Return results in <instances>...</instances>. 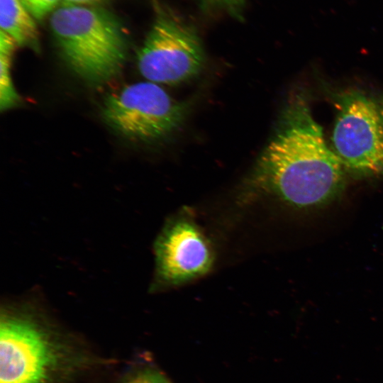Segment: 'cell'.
I'll list each match as a JSON object with an SVG mask.
<instances>
[{"mask_svg":"<svg viewBox=\"0 0 383 383\" xmlns=\"http://www.w3.org/2000/svg\"><path fill=\"white\" fill-rule=\"evenodd\" d=\"M343 171L307 100L298 94L285 107L257 161L250 184L293 207L314 209L339 195Z\"/></svg>","mask_w":383,"mask_h":383,"instance_id":"6da1fadb","label":"cell"},{"mask_svg":"<svg viewBox=\"0 0 383 383\" xmlns=\"http://www.w3.org/2000/svg\"><path fill=\"white\" fill-rule=\"evenodd\" d=\"M104 362L60 325L39 292L1 303L0 383H71Z\"/></svg>","mask_w":383,"mask_h":383,"instance_id":"7a4b0ae2","label":"cell"},{"mask_svg":"<svg viewBox=\"0 0 383 383\" xmlns=\"http://www.w3.org/2000/svg\"><path fill=\"white\" fill-rule=\"evenodd\" d=\"M50 26L65 62L85 82L103 84L121 71L126 38L118 21L107 11L62 5L52 11Z\"/></svg>","mask_w":383,"mask_h":383,"instance_id":"3957f363","label":"cell"},{"mask_svg":"<svg viewBox=\"0 0 383 383\" xmlns=\"http://www.w3.org/2000/svg\"><path fill=\"white\" fill-rule=\"evenodd\" d=\"M335 105L332 149L344 169L361 175L383 172V96L348 90Z\"/></svg>","mask_w":383,"mask_h":383,"instance_id":"277c9868","label":"cell"},{"mask_svg":"<svg viewBox=\"0 0 383 383\" xmlns=\"http://www.w3.org/2000/svg\"><path fill=\"white\" fill-rule=\"evenodd\" d=\"M101 111L108 125L122 135L150 141L176 130L186 109L159 84L147 81L129 84L107 96Z\"/></svg>","mask_w":383,"mask_h":383,"instance_id":"5b68a950","label":"cell"},{"mask_svg":"<svg viewBox=\"0 0 383 383\" xmlns=\"http://www.w3.org/2000/svg\"><path fill=\"white\" fill-rule=\"evenodd\" d=\"M204 61V51L195 33L165 16L154 23L137 57L138 70L148 81L168 85L194 77Z\"/></svg>","mask_w":383,"mask_h":383,"instance_id":"8992f818","label":"cell"},{"mask_svg":"<svg viewBox=\"0 0 383 383\" xmlns=\"http://www.w3.org/2000/svg\"><path fill=\"white\" fill-rule=\"evenodd\" d=\"M155 271L150 292H157L207 273L213 262L210 243L190 218L167 221L154 243Z\"/></svg>","mask_w":383,"mask_h":383,"instance_id":"52a82bcc","label":"cell"},{"mask_svg":"<svg viewBox=\"0 0 383 383\" xmlns=\"http://www.w3.org/2000/svg\"><path fill=\"white\" fill-rule=\"evenodd\" d=\"M0 26L16 45L38 49L36 24L21 0H0Z\"/></svg>","mask_w":383,"mask_h":383,"instance_id":"ba28073f","label":"cell"},{"mask_svg":"<svg viewBox=\"0 0 383 383\" xmlns=\"http://www.w3.org/2000/svg\"><path fill=\"white\" fill-rule=\"evenodd\" d=\"M15 41L7 34L0 33V107L1 111L11 108L20 101V97L13 85L11 74V59Z\"/></svg>","mask_w":383,"mask_h":383,"instance_id":"9c48e42d","label":"cell"},{"mask_svg":"<svg viewBox=\"0 0 383 383\" xmlns=\"http://www.w3.org/2000/svg\"><path fill=\"white\" fill-rule=\"evenodd\" d=\"M121 383H170V382L160 372L146 367L133 372Z\"/></svg>","mask_w":383,"mask_h":383,"instance_id":"30bf717a","label":"cell"},{"mask_svg":"<svg viewBox=\"0 0 383 383\" xmlns=\"http://www.w3.org/2000/svg\"><path fill=\"white\" fill-rule=\"evenodd\" d=\"M32 16L43 18L52 11L61 0H21Z\"/></svg>","mask_w":383,"mask_h":383,"instance_id":"8fae6325","label":"cell"},{"mask_svg":"<svg viewBox=\"0 0 383 383\" xmlns=\"http://www.w3.org/2000/svg\"><path fill=\"white\" fill-rule=\"evenodd\" d=\"M104 0H61L62 5L87 6Z\"/></svg>","mask_w":383,"mask_h":383,"instance_id":"7c38bea8","label":"cell"},{"mask_svg":"<svg viewBox=\"0 0 383 383\" xmlns=\"http://www.w3.org/2000/svg\"><path fill=\"white\" fill-rule=\"evenodd\" d=\"M218 1H221V2H225V3H233L235 1H238V0H218Z\"/></svg>","mask_w":383,"mask_h":383,"instance_id":"4fadbf2b","label":"cell"}]
</instances>
